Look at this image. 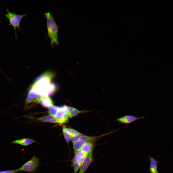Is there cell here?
I'll list each match as a JSON object with an SVG mask.
<instances>
[{
	"instance_id": "1",
	"label": "cell",
	"mask_w": 173,
	"mask_h": 173,
	"mask_svg": "<svg viewBox=\"0 0 173 173\" xmlns=\"http://www.w3.org/2000/svg\"><path fill=\"white\" fill-rule=\"evenodd\" d=\"M52 72H45L39 76L30 87L37 94L44 95L54 76Z\"/></svg>"
},
{
	"instance_id": "2",
	"label": "cell",
	"mask_w": 173,
	"mask_h": 173,
	"mask_svg": "<svg viewBox=\"0 0 173 173\" xmlns=\"http://www.w3.org/2000/svg\"><path fill=\"white\" fill-rule=\"evenodd\" d=\"M45 15L47 19L48 36L51 40V44L52 45L54 44L57 45L58 44V25L50 12L45 13Z\"/></svg>"
},
{
	"instance_id": "3",
	"label": "cell",
	"mask_w": 173,
	"mask_h": 173,
	"mask_svg": "<svg viewBox=\"0 0 173 173\" xmlns=\"http://www.w3.org/2000/svg\"><path fill=\"white\" fill-rule=\"evenodd\" d=\"M6 11L7 13L5 15V16L9 20V25L12 26L14 28L15 31V37L17 40V36L16 29L17 28L21 32V30L20 27V22L22 19L25 17L26 14H17L15 13L14 11L11 12L7 7L6 8Z\"/></svg>"
},
{
	"instance_id": "4",
	"label": "cell",
	"mask_w": 173,
	"mask_h": 173,
	"mask_svg": "<svg viewBox=\"0 0 173 173\" xmlns=\"http://www.w3.org/2000/svg\"><path fill=\"white\" fill-rule=\"evenodd\" d=\"M111 133L110 132L106 134L102 135L100 136H88L83 134L77 141L73 143L74 152L80 150L82 146L85 144L87 143L93 142L96 139L109 134Z\"/></svg>"
},
{
	"instance_id": "5",
	"label": "cell",
	"mask_w": 173,
	"mask_h": 173,
	"mask_svg": "<svg viewBox=\"0 0 173 173\" xmlns=\"http://www.w3.org/2000/svg\"><path fill=\"white\" fill-rule=\"evenodd\" d=\"M39 164V159L34 154L30 160L17 169L19 172L24 171L31 173L36 171Z\"/></svg>"
},
{
	"instance_id": "6",
	"label": "cell",
	"mask_w": 173,
	"mask_h": 173,
	"mask_svg": "<svg viewBox=\"0 0 173 173\" xmlns=\"http://www.w3.org/2000/svg\"><path fill=\"white\" fill-rule=\"evenodd\" d=\"M93 160V150L87 155L81 164L78 173H84L87 170Z\"/></svg>"
},
{
	"instance_id": "7",
	"label": "cell",
	"mask_w": 173,
	"mask_h": 173,
	"mask_svg": "<svg viewBox=\"0 0 173 173\" xmlns=\"http://www.w3.org/2000/svg\"><path fill=\"white\" fill-rule=\"evenodd\" d=\"M146 117L145 116L137 117L132 115H127L116 119V121L123 124H129L136 120Z\"/></svg>"
},
{
	"instance_id": "8",
	"label": "cell",
	"mask_w": 173,
	"mask_h": 173,
	"mask_svg": "<svg viewBox=\"0 0 173 173\" xmlns=\"http://www.w3.org/2000/svg\"><path fill=\"white\" fill-rule=\"evenodd\" d=\"M75 155L72 159V162H76L81 165L87 155L80 150L75 152Z\"/></svg>"
},
{
	"instance_id": "9",
	"label": "cell",
	"mask_w": 173,
	"mask_h": 173,
	"mask_svg": "<svg viewBox=\"0 0 173 173\" xmlns=\"http://www.w3.org/2000/svg\"><path fill=\"white\" fill-rule=\"evenodd\" d=\"M34 140L29 138H25L16 140L11 142L13 144H17L23 146H26L36 142Z\"/></svg>"
},
{
	"instance_id": "10",
	"label": "cell",
	"mask_w": 173,
	"mask_h": 173,
	"mask_svg": "<svg viewBox=\"0 0 173 173\" xmlns=\"http://www.w3.org/2000/svg\"><path fill=\"white\" fill-rule=\"evenodd\" d=\"M37 102L45 107H48L53 104V101L51 98L48 96H43L42 98Z\"/></svg>"
},
{
	"instance_id": "11",
	"label": "cell",
	"mask_w": 173,
	"mask_h": 173,
	"mask_svg": "<svg viewBox=\"0 0 173 173\" xmlns=\"http://www.w3.org/2000/svg\"><path fill=\"white\" fill-rule=\"evenodd\" d=\"M148 156L150 162L149 167V171L150 173H158L157 167L158 161L155 160L154 158L149 156Z\"/></svg>"
},
{
	"instance_id": "12",
	"label": "cell",
	"mask_w": 173,
	"mask_h": 173,
	"mask_svg": "<svg viewBox=\"0 0 173 173\" xmlns=\"http://www.w3.org/2000/svg\"><path fill=\"white\" fill-rule=\"evenodd\" d=\"M68 110L65 106L59 107V108L56 114L54 117L58 121L63 117L65 114L68 112Z\"/></svg>"
},
{
	"instance_id": "13",
	"label": "cell",
	"mask_w": 173,
	"mask_h": 173,
	"mask_svg": "<svg viewBox=\"0 0 173 173\" xmlns=\"http://www.w3.org/2000/svg\"><path fill=\"white\" fill-rule=\"evenodd\" d=\"M37 93L33 90L30 88L28 95L25 101L26 105L32 102L36 97Z\"/></svg>"
},
{
	"instance_id": "14",
	"label": "cell",
	"mask_w": 173,
	"mask_h": 173,
	"mask_svg": "<svg viewBox=\"0 0 173 173\" xmlns=\"http://www.w3.org/2000/svg\"><path fill=\"white\" fill-rule=\"evenodd\" d=\"M94 144L93 142L86 143L82 146L80 150L87 155L93 150Z\"/></svg>"
},
{
	"instance_id": "15",
	"label": "cell",
	"mask_w": 173,
	"mask_h": 173,
	"mask_svg": "<svg viewBox=\"0 0 173 173\" xmlns=\"http://www.w3.org/2000/svg\"><path fill=\"white\" fill-rule=\"evenodd\" d=\"M37 119L44 122L58 123L55 117L51 115L43 116L37 118Z\"/></svg>"
},
{
	"instance_id": "16",
	"label": "cell",
	"mask_w": 173,
	"mask_h": 173,
	"mask_svg": "<svg viewBox=\"0 0 173 173\" xmlns=\"http://www.w3.org/2000/svg\"><path fill=\"white\" fill-rule=\"evenodd\" d=\"M87 112L86 111H79L74 108V109L71 111H68V113L70 118H71L76 116L79 113Z\"/></svg>"
},
{
	"instance_id": "17",
	"label": "cell",
	"mask_w": 173,
	"mask_h": 173,
	"mask_svg": "<svg viewBox=\"0 0 173 173\" xmlns=\"http://www.w3.org/2000/svg\"><path fill=\"white\" fill-rule=\"evenodd\" d=\"M48 108V112L49 114L55 117L57 111L59 107L52 105L50 106Z\"/></svg>"
},
{
	"instance_id": "18",
	"label": "cell",
	"mask_w": 173,
	"mask_h": 173,
	"mask_svg": "<svg viewBox=\"0 0 173 173\" xmlns=\"http://www.w3.org/2000/svg\"><path fill=\"white\" fill-rule=\"evenodd\" d=\"M65 129L67 131L68 133L70 135V137L76 136L80 133V132L76 130L73 129L66 128L65 127Z\"/></svg>"
},
{
	"instance_id": "19",
	"label": "cell",
	"mask_w": 173,
	"mask_h": 173,
	"mask_svg": "<svg viewBox=\"0 0 173 173\" xmlns=\"http://www.w3.org/2000/svg\"><path fill=\"white\" fill-rule=\"evenodd\" d=\"M62 130L65 140L68 143L70 140V136L65 130V127L64 126L63 127Z\"/></svg>"
},
{
	"instance_id": "20",
	"label": "cell",
	"mask_w": 173,
	"mask_h": 173,
	"mask_svg": "<svg viewBox=\"0 0 173 173\" xmlns=\"http://www.w3.org/2000/svg\"><path fill=\"white\" fill-rule=\"evenodd\" d=\"M74 169V173H77L80 169V165L76 162H72Z\"/></svg>"
},
{
	"instance_id": "21",
	"label": "cell",
	"mask_w": 173,
	"mask_h": 173,
	"mask_svg": "<svg viewBox=\"0 0 173 173\" xmlns=\"http://www.w3.org/2000/svg\"><path fill=\"white\" fill-rule=\"evenodd\" d=\"M82 135L83 134L80 133L79 134L76 136L70 137V140L73 143L77 141Z\"/></svg>"
},
{
	"instance_id": "22",
	"label": "cell",
	"mask_w": 173,
	"mask_h": 173,
	"mask_svg": "<svg viewBox=\"0 0 173 173\" xmlns=\"http://www.w3.org/2000/svg\"><path fill=\"white\" fill-rule=\"evenodd\" d=\"M17 169L14 170H10L0 171V173H15L18 172Z\"/></svg>"
}]
</instances>
